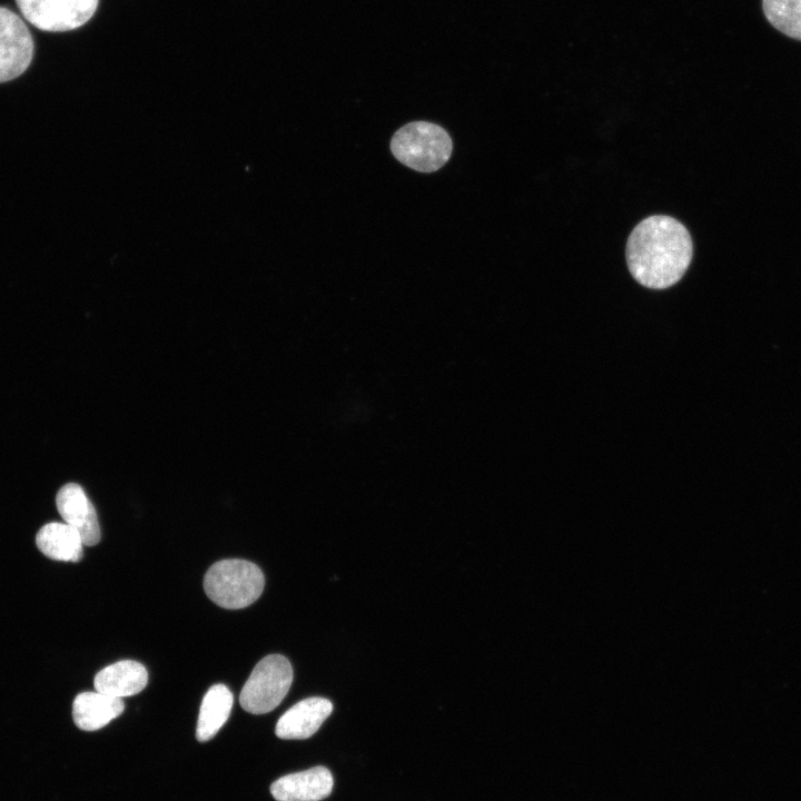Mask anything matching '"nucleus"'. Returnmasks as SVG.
Listing matches in <instances>:
<instances>
[{
	"mask_svg": "<svg viewBox=\"0 0 801 801\" xmlns=\"http://www.w3.org/2000/svg\"><path fill=\"white\" fill-rule=\"evenodd\" d=\"M626 263L633 278L651 289L676 284L693 256L692 238L675 218L654 215L639 222L626 243Z\"/></svg>",
	"mask_w": 801,
	"mask_h": 801,
	"instance_id": "f257e3e1",
	"label": "nucleus"
},
{
	"mask_svg": "<svg viewBox=\"0 0 801 801\" xmlns=\"http://www.w3.org/2000/svg\"><path fill=\"white\" fill-rule=\"evenodd\" d=\"M265 577L261 570L246 560L229 558L212 564L204 577L208 597L228 610L253 604L263 593Z\"/></svg>",
	"mask_w": 801,
	"mask_h": 801,
	"instance_id": "f03ea898",
	"label": "nucleus"
},
{
	"mask_svg": "<svg viewBox=\"0 0 801 801\" xmlns=\"http://www.w3.org/2000/svg\"><path fill=\"white\" fill-rule=\"evenodd\" d=\"M390 149L403 165L419 172H433L449 159L453 141L447 131L427 121H413L393 136Z\"/></svg>",
	"mask_w": 801,
	"mask_h": 801,
	"instance_id": "7ed1b4c3",
	"label": "nucleus"
},
{
	"mask_svg": "<svg viewBox=\"0 0 801 801\" xmlns=\"http://www.w3.org/2000/svg\"><path fill=\"white\" fill-rule=\"evenodd\" d=\"M291 682L290 662L280 654L267 655L255 665L241 689L239 702L253 714L270 712L286 696Z\"/></svg>",
	"mask_w": 801,
	"mask_h": 801,
	"instance_id": "20e7f679",
	"label": "nucleus"
},
{
	"mask_svg": "<svg viewBox=\"0 0 801 801\" xmlns=\"http://www.w3.org/2000/svg\"><path fill=\"white\" fill-rule=\"evenodd\" d=\"M22 16L36 28L62 32L83 26L95 14L99 0H16Z\"/></svg>",
	"mask_w": 801,
	"mask_h": 801,
	"instance_id": "39448f33",
	"label": "nucleus"
},
{
	"mask_svg": "<svg viewBox=\"0 0 801 801\" xmlns=\"http://www.w3.org/2000/svg\"><path fill=\"white\" fill-rule=\"evenodd\" d=\"M33 51V39L23 20L0 7V83L22 75L31 63Z\"/></svg>",
	"mask_w": 801,
	"mask_h": 801,
	"instance_id": "423d86ee",
	"label": "nucleus"
},
{
	"mask_svg": "<svg viewBox=\"0 0 801 801\" xmlns=\"http://www.w3.org/2000/svg\"><path fill=\"white\" fill-rule=\"evenodd\" d=\"M56 505L65 523L78 531L85 545L93 546L100 542L97 512L79 484L63 485L57 493Z\"/></svg>",
	"mask_w": 801,
	"mask_h": 801,
	"instance_id": "0eeeda50",
	"label": "nucleus"
},
{
	"mask_svg": "<svg viewBox=\"0 0 801 801\" xmlns=\"http://www.w3.org/2000/svg\"><path fill=\"white\" fill-rule=\"evenodd\" d=\"M334 779L325 767L286 774L270 785V793L277 801H320L333 789Z\"/></svg>",
	"mask_w": 801,
	"mask_h": 801,
	"instance_id": "6e6552de",
	"label": "nucleus"
},
{
	"mask_svg": "<svg viewBox=\"0 0 801 801\" xmlns=\"http://www.w3.org/2000/svg\"><path fill=\"white\" fill-rule=\"evenodd\" d=\"M333 704L319 696L307 698L287 710L278 720L275 733L280 739H308L330 715Z\"/></svg>",
	"mask_w": 801,
	"mask_h": 801,
	"instance_id": "1a4fd4ad",
	"label": "nucleus"
},
{
	"mask_svg": "<svg viewBox=\"0 0 801 801\" xmlns=\"http://www.w3.org/2000/svg\"><path fill=\"white\" fill-rule=\"evenodd\" d=\"M148 682L146 668L134 660H122L100 670L93 680L96 691L115 698L142 691Z\"/></svg>",
	"mask_w": 801,
	"mask_h": 801,
	"instance_id": "9d476101",
	"label": "nucleus"
},
{
	"mask_svg": "<svg viewBox=\"0 0 801 801\" xmlns=\"http://www.w3.org/2000/svg\"><path fill=\"white\" fill-rule=\"evenodd\" d=\"M123 710L125 703L121 698H115L98 691L82 692L73 700L72 718L79 729L96 731L118 718Z\"/></svg>",
	"mask_w": 801,
	"mask_h": 801,
	"instance_id": "9b49d317",
	"label": "nucleus"
},
{
	"mask_svg": "<svg viewBox=\"0 0 801 801\" xmlns=\"http://www.w3.org/2000/svg\"><path fill=\"white\" fill-rule=\"evenodd\" d=\"M36 544L43 555L56 561L78 562L82 558L81 536L67 523L43 525L37 533Z\"/></svg>",
	"mask_w": 801,
	"mask_h": 801,
	"instance_id": "f8f14e48",
	"label": "nucleus"
},
{
	"mask_svg": "<svg viewBox=\"0 0 801 801\" xmlns=\"http://www.w3.org/2000/svg\"><path fill=\"white\" fill-rule=\"evenodd\" d=\"M234 696L225 684H215L205 694L199 709L196 738L206 742L214 738L228 720Z\"/></svg>",
	"mask_w": 801,
	"mask_h": 801,
	"instance_id": "ddd939ff",
	"label": "nucleus"
},
{
	"mask_svg": "<svg viewBox=\"0 0 801 801\" xmlns=\"http://www.w3.org/2000/svg\"><path fill=\"white\" fill-rule=\"evenodd\" d=\"M763 12L775 29L801 40V0H763Z\"/></svg>",
	"mask_w": 801,
	"mask_h": 801,
	"instance_id": "4468645a",
	"label": "nucleus"
}]
</instances>
